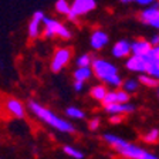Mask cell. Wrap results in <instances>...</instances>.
<instances>
[{"instance_id": "9c48e42d", "label": "cell", "mask_w": 159, "mask_h": 159, "mask_svg": "<svg viewBox=\"0 0 159 159\" xmlns=\"http://www.w3.org/2000/svg\"><path fill=\"white\" fill-rule=\"evenodd\" d=\"M6 109L9 111L10 114L16 118H24L26 115V109H24V105L20 102L19 99H14V98H10L6 101Z\"/></svg>"}, {"instance_id": "7402d4cb", "label": "cell", "mask_w": 159, "mask_h": 159, "mask_svg": "<svg viewBox=\"0 0 159 159\" xmlns=\"http://www.w3.org/2000/svg\"><path fill=\"white\" fill-rule=\"evenodd\" d=\"M66 114L68 116H71V118H75V119H81L85 116V114H84V111H81V109L75 108V107H71V108H67Z\"/></svg>"}, {"instance_id": "4fadbf2b", "label": "cell", "mask_w": 159, "mask_h": 159, "mask_svg": "<svg viewBox=\"0 0 159 159\" xmlns=\"http://www.w3.org/2000/svg\"><path fill=\"white\" fill-rule=\"evenodd\" d=\"M108 44V34L102 30H97L91 36V47L94 50H101Z\"/></svg>"}, {"instance_id": "f546056e", "label": "cell", "mask_w": 159, "mask_h": 159, "mask_svg": "<svg viewBox=\"0 0 159 159\" xmlns=\"http://www.w3.org/2000/svg\"><path fill=\"white\" fill-rule=\"evenodd\" d=\"M121 116H119V114H112V116H111V118H109V121H111V122L112 124H116V122H121Z\"/></svg>"}, {"instance_id": "e0dca14e", "label": "cell", "mask_w": 159, "mask_h": 159, "mask_svg": "<svg viewBox=\"0 0 159 159\" xmlns=\"http://www.w3.org/2000/svg\"><path fill=\"white\" fill-rule=\"evenodd\" d=\"M139 83H142L146 87H159V80L146 73H142L139 75Z\"/></svg>"}, {"instance_id": "7c38bea8", "label": "cell", "mask_w": 159, "mask_h": 159, "mask_svg": "<svg viewBox=\"0 0 159 159\" xmlns=\"http://www.w3.org/2000/svg\"><path fill=\"white\" fill-rule=\"evenodd\" d=\"M112 54L116 58H125L131 54V43H128L126 40H119L114 44L112 47Z\"/></svg>"}, {"instance_id": "7a4b0ae2", "label": "cell", "mask_w": 159, "mask_h": 159, "mask_svg": "<svg viewBox=\"0 0 159 159\" xmlns=\"http://www.w3.org/2000/svg\"><path fill=\"white\" fill-rule=\"evenodd\" d=\"M29 108L31 109V112L37 116L39 119L44 121L46 124H48L50 126L56 128L60 132H66V134H71L74 132V126L66 121V119H61L60 116H57L54 112H51L50 109L44 108L43 105H40L36 101H29Z\"/></svg>"}, {"instance_id": "44dd1931", "label": "cell", "mask_w": 159, "mask_h": 159, "mask_svg": "<svg viewBox=\"0 0 159 159\" xmlns=\"http://www.w3.org/2000/svg\"><path fill=\"white\" fill-rule=\"evenodd\" d=\"M64 152H66L68 156L74 158V159H83L84 158V153L81 152V151H78V149L73 148V146H70V145L64 146Z\"/></svg>"}, {"instance_id": "4316f807", "label": "cell", "mask_w": 159, "mask_h": 159, "mask_svg": "<svg viewBox=\"0 0 159 159\" xmlns=\"http://www.w3.org/2000/svg\"><path fill=\"white\" fill-rule=\"evenodd\" d=\"M89 128L93 129V131H95V129L99 128V119L98 118H94L91 122H89Z\"/></svg>"}, {"instance_id": "603a6c76", "label": "cell", "mask_w": 159, "mask_h": 159, "mask_svg": "<svg viewBox=\"0 0 159 159\" xmlns=\"http://www.w3.org/2000/svg\"><path fill=\"white\" fill-rule=\"evenodd\" d=\"M159 139V131L158 129H151L145 136H143V141L148 143H152V142H156Z\"/></svg>"}, {"instance_id": "4dcf8cb0", "label": "cell", "mask_w": 159, "mask_h": 159, "mask_svg": "<svg viewBox=\"0 0 159 159\" xmlns=\"http://www.w3.org/2000/svg\"><path fill=\"white\" fill-rule=\"evenodd\" d=\"M83 88H84L83 81H75V83H74V89H75V91H83Z\"/></svg>"}, {"instance_id": "5b68a950", "label": "cell", "mask_w": 159, "mask_h": 159, "mask_svg": "<svg viewBox=\"0 0 159 159\" xmlns=\"http://www.w3.org/2000/svg\"><path fill=\"white\" fill-rule=\"evenodd\" d=\"M70 60H71V50L58 48L53 57V61H51V70L54 73H58V71H61L68 64Z\"/></svg>"}, {"instance_id": "2e32d148", "label": "cell", "mask_w": 159, "mask_h": 159, "mask_svg": "<svg viewBox=\"0 0 159 159\" xmlns=\"http://www.w3.org/2000/svg\"><path fill=\"white\" fill-rule=\"evenodd\" d=\"M91 75H93L91 67H78V68L74 71V80H75V81H83V83H85L87 80L91 78Z\"/></svg>"}, {"instance_id": "d4e9b609", "label": "cell", "mask_w": 159, "mask_h": 159, "mask_svg": "<svg viewBox=\"0 0 159 159\" xmlns=\"http://www.w3.org/2000/svg\"><path fill=\"white\" fill-rule=\"evenodd\" d=\"M104 83L109 84V85H112V87H121V84H122V80H121V77H119L118 74H114V75L108 77V78H107Z\"/></svg>"}, {"instance_id": "52a82bcc", "label": "cell", "mask_w": 159, "mask_h": 159, "mask_svg": "<svg viewBox=\"0 0 159 159\" xmlns=\"http://www.w3.org/2000/svg\"><path fill=\"white\" fill-rule=\"evenodd\" d=\"M128 99H129V94L126 91L115 89V91H107L102 102L105 105V104H111V102H128Z\"/></svg>"}, {"instance_id": "484cf974", "label": "cell", "mask_w": 159, "mask_h": 159, "mask_svg": "<svg viewBox=\"0 0 159 159\" xmlns=\"http://www.w3.org/2000/svg\"><path fill=\"white\" fill-rule=\"evenodd\" d=\"M148 24H149V26H152V27H155V29H158V30H159V13L156 14V16L153 17L152 20H149Z\"/></svg>"}, {"instance_id": "9a60e30c", "label": "cell", "mask_w": 159, "mask_h": 159, "mask_svg": "<svg viewBox=\"0 0 159 159\" xmlns=\"http://www.w3.org/2000/svg\"><path fill=\"white\" fill-rule=\"evenodd\" d=\"M158 13H159V3H156V2H155V3L146 6V9L143 10L142 13H141V20H142L143 23L148 24L149 20H152Z\"/></svg>"}, {"instance_id": "ac0fdd59", "label": "cell", "mask_w": 159, "mask_h": 159, "mask_svg": "<svg viewBox=\"0 0 159 159\" xmlns=\"http://www.w3.org/2000/svg\"><path fill=\"white\" fill-rule=\"evenodd\" d=\"M105 94H107V88L104 85H95L94 88H91V97L98 99V101H102Z\"/></svg>"}, {"instance_id": "ba28073f", "label": "cell", "mask_w": 159, "mask_h": 159, "mask_svg": "<svg viewBox=\"0 0 159 159\" xmlns=\"http://www.w3.org/2000/svg\"><path fill=\"white\" fill-rule=\"evenodd\" d=\"M43 19H44V13L40 11V10L33 14V17H31V20H30V23H29V29H27L29 30V36L31 39H36L40 34V26H41Z\"/></svg>"}, {"instance_id": "30bf717a", "label": "cell", "mask_w": 159, "mask_h": 159, "mask_svg": "<svg viewBox=\"0 0 159 159\" xmlns=\"http://www.w3.org/2000/svg\"><path fill=\"white\" fill-rule=\"evenodd\" d=\"M135 107L131 105L128 102H111V104H105V111L108 114H128L132 112Z\"/></svg>"}, {"instance_id": "ffe728a7", "label": "cell", "mask_w": 159, "mask_h": 159, "mask_svg": "<svg viewBox=\"0 0 159 159\" xmlns=\"http://www.w3.org/2000/svg\"><path fill=\"white\" fill-rule=\"evenodd\" d=\"M124 88V91H126V93H135L136 89H138L139 87V81H136V80H128V81H125V83L121 84Z\"/></svg>"}, {"instance_id": "f1b7e54d", "label": "cell", "mask_w": 159, "mask_h": 159, "mask_svg": "<svg viewBox=\"0 0 159 159\" xmlns=\"http://www.w3.org/2000/svg\"><path fill=\"white\" fill-rule=\"evenodd\" d=\"M149 44L152 47H156V46H159V34H155V36L152 37V40L149 41Z\"/></svg>"}, {"instance_id": "83f0119b", "label": "cell", "mask_w": 159, "mask_h": 159, "mask_svg": "<svg viewBox=\"0 0 159 159\" xmlns=\"http://www.w3.org/2000/svg\"><path fill=\"white\" fill-rule=\"evenodd\" d=\"M155 2H158V0H135V3L141 4V6H149V4L155 3Z\"/></svg>"}, {"instance_id": "3957f363", "label": "cell", "mask_w": 159, "mask_h": 159, "mask_svg": "<svg viewBox=\"0 0 159 159\" xmlns=\"http://www.w3.org/2000/svg\"><path fill=\"white\" fill-rule=\"evenodd\" d=\"M41 23L44 24V33L43 34L46 39H51L53 36H60L61 39H70V37H71V31H70L64 24L57 21V20L50 19V17L47 19V17L44 16Z\"/></svg>"}, {"instance_id": "cb8c5ba5", "label": "cell", "mask_w": 159, "mask_h": 159, "mask_svg": "<svg viewBox=\"0 0 159 159\" xmlns=\"http://www.w3.org/2000/svg\"><path fill=\"white\" fill-rule=\"evenodd\" d=\"M91 63H93V58H91L89 54H83V56H80L78 60H77L78 67H91Z\"/></svg>"}, {"instance_id": "6da1fadb", "label": "cell", "mask_w": 159, "mask_h": 159, "mask_svg": "<svg viewBox=\"0 0 159 159\" xmlns=\"http://www.w3.org/2000/svg\"><path fill=\"white\" fill-rule=\"evenodd\" d=\"M104 139L109 143L111 146L115 148V151L122 155L124 158L128 159H158V156L153 155V153L148 152L145 149L139 148L136 145H132V143H128L125 139L119 138L116 135H112V134H104Z\"/></svg>"}, {"instance_id": "d6986e66", "label": "cell", "mask_w": 159, "mask_h": 159, "mask_svg": "<svg viewBox=\"0 0 159 159\" xmlns=\"http://www.w3.org/2000/svg\"><path fill=\"white\" fill-rule=\"evenodd\" d=\"M70 9H71V6H70V3L67 2V0H57L56 2V10L58 11L60 14H68Z\"/></svg>"}, {"instance_id": "5bb4252c", "label": "cell", "mask_w": 159, "mask_h": 159, "mask_svg": "<svg viewBox=\"0 0 159 159\" xmlns=\"http://www.w3.org/2000/svg\"><path fill=\"white\" fill-rule=\"evenodd\" d=\"M151 47L152 46L146 40H136V41L131 43V53L134 56H143Z\"/></svg>"}, {"instance_id": "277c9868", "label": "cell", "mask_w": 159, "mask_h": 159, "mask_svg": "<svg viewBox=\"0 0 159 159\" xmlns=\"http://www.w3.org/2000/svg\"><path fill=\"white\" fill-rule=\"evenodd\" d=\"M91 70L94 71L97 77H98L101 81H105L108 77L114 75V74H118V68H116L114 64L108 63L105 60H101V58H94L93 63H91Z\"/></svg>"}, {"instance_id": "1f68e13d", "label": "cell", "mask_w": 159, "mask_h": 159, "mask_svg": "<svg viewBox=\"0 0 159 159\" xmlns=\"http://www.w3.org/2000/svg\"><path fill=\"white\" fill-rule=\"evenodd\" d=\"M122 3H135V0H121Z\"/></svg>"}, {"instance_id": "d6a6232c", "label": "cell", "mask_w": 159, "mask_h": 159, "mask_svg": "<svg viewBox=\"0 0 159 159\" xmlns=\"http://www.w3.org/2000/svg\"><path fill=\"white\" fill-rule=\"evenodd\" d=\"M158 50H159V47H158ZM158 60H159V54H158Z\"/></svg>"}, {"instance_id": "8992f818", "label": "cell", "mask_w": 159, "mask_h": 159, "mask_svg": "<svg viewBox=\"0 0 159 159\" xmlns=\"http://www.w3.org/2000/svg\"><path fill=\"white\" fill-rule=\"evenodd\" d=\"M95 7H97L95 0H74L70 10L75 17H80V16H85L89 11H93Z\"/></svg>"}, {"instance_id": "8fae6325", "label": "cell", "mask_w": 159, "mask_h": 159, "mask_svg": "<svg viewBox=\"0 0 159 159\" xmlns=\"http://www.w3.org/2000/svg\"><path fill=\"white\" fill-rule=\"evenodd\" d=\"M125 66L129 71H135V73H141V74L146 71V63L141 56H134L132 54V56L128 58Z\"/></svg>"}]
</instances>
